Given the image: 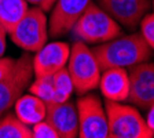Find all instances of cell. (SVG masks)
Listing matches in <instances>:
<instances>
[{"label": "cell", "mask_w": 154, "mask_h": 138, "mask_svg": "<svg viewBox=\"0 0 154 138\" xmlns=\"http://www.w3.org/2000/svg\"><path fill=\"white\" fill-rule=\"evenodd\" d=\"M92 51L100 71L110 68H131L146 62L151 57V48L140 33L119 35L112 40L99 43Z\"/></svg>", "instance_id": "cell-1"}, {"label": "cell", "mask_w": 154, "mask_h": 138, "mask_svg": "<svg viewBox=\"0 0 154 138\" xmlns=\"http://www.w3.org/2000/svg\"><path fill=\"white\" fill-rule=\"evenodd\" d=\"M107 131L110 138H153L154 133L142 115L131 105L106 100Z\"/></svg>", "instance_id": "cell-2"}, {"label": "cell", "mask_w": 154, "mask_h": 138, "mask_svg": "<svg viewBox=\"0 0 154 138\" xmlns=\"http://www.w3.org/2000/svg\"><path fill=\"white\" fill-rule=\"evenodd\" d=\"M66 69L70 75L74 91L77 94L83 95L99 86L102 71L94 51L84 42H77L73 47H70Z\"/></svg>", "instance_id": "cell-3"}, {"label": "cell", "mask_w": 154, "mask_h": 138, "mask_svg": "<svg viewBox=\"0 0 154 138\" xmlns=\"http://www.w3.org/2000/svg\"><path fill=\"white\" fill-rule=\"evenodd\" d=\"M72 32L84 43H105L121 35V26L96 3L91 2Z\"/></svg>", "instance_id": "cell-4"}, {"label": "cell", "mask_w": 154, "mask_h": 138, "mask_svg": "<svg viewBox=\"0 0 154 138\" xmlns=\"http://www.w3.org/2000/svg\"><path fill=\"white\" fill-rule=\"evenodd\" d=\"M14 44L25 51L36 53L47 43L48 22L45 11L38 7L28 8L22 19L8 33Z\"/></svg>", "instance_id": "cell-5"}, {"label": "cell", "mask_w": 154, "mask_h": 138, "mask_svg": "<svg viewBox=\"0 0 154 138\" xmlns=\"http://www.w3.org/2000/svg\"><path fill=\"white\" fill-rule=\"evenodd\" d=\"M32 57L21 55L14 61L8 73L0 80V116L7 113L32 82Z\"/></svg>", "instance_id": "cell-6"}, {"label": "cell", "mask_w": 154, "mask_h": 138, "mask_svg": "<svg viewBox=\"0 0 154 138\" xmlns=\"http://www.w3.org/2000/svg\"><path fill=\"white\" fill-rule=\"evenodd\" d=\"M79 115V137L107 138V116L105 106L95 94H83L76 104Z\"/></svg>", "instance_id": "cell-7"}, {"label": "cell", "mask_w": 154, "mask_h": 138, "mask_svg": "<svg viewBox=\"0 0 154 138\" xmlns=\"http://www.w3.org/2000/svg\"><path fill=\"white\" fill-rule=\"evenodd\" d=\"M29 91L33 95L42 98L45 104H57L70 100L74 91L70 75L66 68L44 77H36L29 84Z\"/></svg>", "instance_id": "cell-8"}, {"label": "cell", "mask_w": 154, "mask_h": 138, "mask_svg": "<svg viewBox=\"0 0 154 138\" xmlns=\"http://www.w3.org/2000/svg\"><path fill=\"white\" fill-rule=\"evenodd\" d=\"M128 101L140 109H149L154 104V64L140 62L131 66Z\"/></svg>", "instance_id": "cell-9"}, {"label": "cell", "mask_w": 154, "mask_h": 138, "mask_svg": "<svg viewBox=\"0 0 154 138\" xmlns=\"http://www.w3.org/2000/svg\"><path fill=\"white\" fill-rule=\"evenodd\" d=\"M103 11L127 29H135L149 13V0H96Z\"/></svg>", "instance_id": "cell-10"}, {"label": "cell", "mask_w": 154, "mask_h": 138, "mask_svg": "<svg viewBox=\"0 0 154 138\" xmlns=\"http://www.w3.org/2000/svg\"><path fill=\"white\" fill-rule=\"evenodd\" d=\"M70 55V46L63 42L45 43L32 58L35 77H44L66 68Z\"/></svg>", "instance_id": "cell-11"}, {"label": "cell", "mask_w": 154, "mask_h": 138, "mask_svg": "<svg viewBox=\"0 0 154 138\" xmlns=\"http://www.w3.org/2000/svg\"><path fill=\"white\" fill-rule=\"evenodd\" d=\"M91 2L92 0H57L48 24L51 36H62L70 32Z\"/></svg>", "instance_id": "cell-12"}, {"label": "cell", "mask_w": 154, "mask_h": 138, "mask_svg": "<svg viewBox=\"0 0 154 138\" xmlns=\"http://www.w3.org/2000/svg\"><path fill=\"white\" fill-rule=\"evenodd\" d=\"M45 120L55 129L59 138L79 137V115L76 104L70 100L57 104H47Z\"/></svg>", "instance_id": "cell-13"}, {"label": "cell", "mask_w": 154, "mask_h": 138, "mask_svg": "<svg viewBox=\"0 0 154 138\" xmlns=\"http://www.w3.org/2000/svg\"><path fill=\"white\" fill-rule=\"evenodd\" d=\"M99 87L103 97L109 101L124 102L129 95V76L125 68L105 69L100 75Z\"/></svg>", "instance_id": "cell-14"}, {"label": "cell", "mask_w": 154, "mask_h": 138, "mask_svg": "<svg viewBox=\"0 0 154 138\" xmlns=\"http://www.w3.org/2000/svg\"><path fill=\"white\" fill-rule=\"evenodd\" d=\"M14 109H15V116L21 122L28 126H33L45 119L47 104L42 98L33 94H28L19 97L14 104Z\"/></svg>", "instance_id": "cell-15"}, {"label": "cell", "mask_w": 154, "mask_h": 138, "mask_svg": "<svg viewBox=\"0 0 154 138\" xmlns=\"http://www.w3.org/2000/svg\"><path fill=\"white\" fill-rule=\"evenodd\" d=\"M29 8L26 0H0V24L10 33Z\"/></svg>", "instance_id": "cell-16"}, {"label": "cell", "mask_w": 154, "mask_h": 138, "mask_svg": "<svg viewBox=\"0 0 154 138\" xmlns=\"http://www.w3.org/2000/svg\"><path fill=\"white\" fill-rule=\"evenodd\" d=\"M0 138H32V129L15 115L4 113L0 116Z\"/></svg>", "instance_id": "cell-17"}, {"label": "cell", "mask_w": 154, "mask_h": 138, "mask_svg": "<svg viewBox=\"0 0 154 138\" xmlns=\"http://www.w3.org/2000/svg\"><path fill=\"white\" fill-rule=\"evenodd\" d=\"M139 25H140V35L143 36L149 47L154 50V14L144 15Z\"/></svg>", "instance_id": "cell-18"}, {"label": "cell", "mask_w": 154, "mask_h": 138, "mask_svg": "<svg viewBox=\"0 0 154 138\" xmlns=\"http://www.w3.org/2000/svg\"><path fill=\"white\" fill-rule=\"evenodd\" d=\"M32 138H59V135L54 127L44 119L32 126Z\"/></svg>", "instance_id": "cell-19"}, {"label": "cell", "mask_w": 154, "mask_h": 138, "mask_svg": "<svg viewBox=\"0 0 154 138\" xmlns=\"http://www.w3.org/2000/svg\"><path fill=\"white\" fill-rule=\"evenodd\" d=\"M28 2V4H32V6L35 7H38V8H42L43 11H50V10L54 7L55 2L57 0H26Z\"/></svg>", "instance_id": "cell-20"}, {"label": "cell", "mask_w": 154, "mask_h": 138, "mask_svg": "<svg viewBox=\"0 0 154 138\" xmlns=\"http://www.w3.org/2000/svg\"><path fill=\"white\" fill-rule=\"evenodd\" d=\"M14 61H15V59H13V58L0 57V80L8 73V71L14 65Z\"/></svg>", "instance_id": "cell-21"}, {"label": "cell", "mask_w": 154, "mask_h": 138, "mask_svg": "<svg viewBox=\"0 0 154 138\" xmlns=\"http://www.w3.org/2000/svg\"><path fill=\"white\" fill-rule=\"evenodd\" d=\"M7 30L3 28V25L0 24V57L4 55V51H6V37H7Z\"/></svg>", "instance_id": "cell-22"}, {"label": "cell", "mask_w": 154, "mask_h": 138, "mask_svg": "<svg viewBox=\"0 0 154 138\" xmlns=\"http://www.w3.org/2000/svg\"><path fill=\"white\" fill-rule=\"evenodd\" d=\"M146 123H147V126L151 129V131L154 133V104L149 108V113H147V117H146Z\"/></svg>", "instance_id": "cell-23"}, {"label": "cell", "mask_w": 154, "mask_h": 138, "mask_svg": "<svg viewBox=\"0 0 154 138\" xmlns=\"http://www.w3.org/2000/svg\"><path fill=\"white\" fill-rule=\"evenodd\" d=\"M153 8H154V0H153Z\"/></svg>", "instance_id": "cell-24"}]
</instances>
